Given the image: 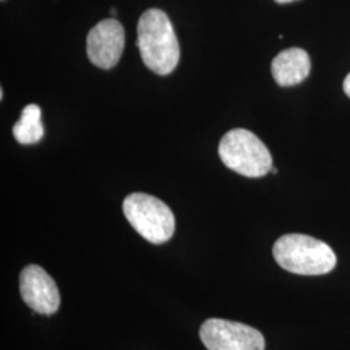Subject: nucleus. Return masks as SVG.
<instances>
[{
    "mask_svg": "<svg viewBox=\"0 0 350 350\" xmlns=\"http://www.w3.org/2000/svg\"><path fill=\"white\" fill-rule=\"evenodd\" d=\"M278 4H288V3H292V1H297V0H274Z\"/></svg>",
    "mask_w": 350,
    "mask_h": 350,
    "instance_id": "obj_11",
    "label": "nucleus"
},
{
    "mask_svg": "<svg viewBox=\"0 0 350 350\" xmlns=\"http://www.w3.org/2000/svg\"><path fill=\"white\" fill-rule=\"evenodd\" d=\"M271 173H273V174H276V173H278V169L273 166V167H271Z\"/></svg>",
    "mask_w": 350,
    "mask_h": 350,
    "instance_id": "obj_12",
    "label": "nucleus"
},
{
    "mask_svg": "<svg viewBox=\"0 0 350 350\" xmlns=\"http://www.w3.org/2000/svg\"><path fill=\"white\" fill-rule=\"evenodd\" d=\"M44 135L42 111L37 104H29L23 109L20 120L13 126V137L20 144H34Z\"/></svg>",
    "mask_w": 350,
    "mask_h": 350,
    "instance_id": "obj_9",
    "label": "nucleus"
},
{
    "mask_svg": "<svg viewBox=\"0 0 350 350\" xmlns=\"http://www.w3.org/2000/svg\"><path fill=\"white\" fill-rule=\"evenodd\" d=\"M218 153L228 169L248 178L271 172L273 157L267 147L250 130L232 129L219 142Z\"/></svg>",
    "mask_w": 350,
    "mask_h": 350,
    "instance_id": "obj_3",
    "label": "nucleus"
},
{
    "mask_svg": "<svg viewBox=\"0 0 350 350\" xmlns=\"http://www.w3.org/2000/svg\"><path fill=\"white\" fill-rule=\"evenodd\" d=\"M125 47V30L114 18L98 23L88 34V56L90 62L101 69L114 68Z\"/></svg>",
    "mask_w": 350,
    "mask_h": 350,
    "instance_id": "obj_6",
    "label": "nucleus"
},
{
    "mask_svg": "<svg viewBox=\"0 0 350 350\" xmlns=\"http://www.w3.org/2000/svg\"><path fill=\"white\" fill-rule=\"evenodd\" d=\"M122 209L129 224L152 244H163L174 235V214L160 199L135 192L126 198Z\"/></svg>",
    "mask_w": 350,
    "mask_h": 350,
    "instance_id": "obj_4",
    "label": "nucleus"
},
{
    "mask_svg": "<svg viewBox=\"0 0 350 350\" xmlns=\"http://www.w3.org/2000/svg\"><path fill=\"white\" fill-rule=\"evenodd\" d=\"M137 46L143 63L156 75H170L179 63L178 38L172 21L161 10L150 8L140 16Z\"/></svg>",
    "mask_w": 350,
    "mask_h": 350,
    "instance_id": "obj_1",
    "label": "nucleus"
},
{
    "mask_svg": "<svg viewBox=\"0 0 350 350\" xmlns=\"http://www.w3.org/2000/svg\"><path fill=\"white\" fill-rule=\"evenodd\" d=\"M342 88H344V92L347 94V96L350 98V73L345 77L344 83H342Z\"/></svg>",
    "mask_w": 350,
    "mask_h": 350,
    "instance_id": "obj_10",
    "label": "nucleus"
},
{
    "mask_svg": "<svg viewBox=\"0 0 350 350\" xmlns=\"http://www.w3.org/2000/svg\"><path fill=\"white\" fill-rule=\"evenodd\" d=\"M310 57L306 51L293 47L276 55L271 64V73L280 88L299 85L310 75Z\"/></svg>",
    "mask_w": 350,
    "mask_h": 350,
    "instance_id": "obj_8",
    "label": "nucleus"
},
{
    "mask_svg": "<svg viewBox=\"0 0 350 350\" xmlns=\"http://www.w3.org/2000/svg\"><path fill=\"white\" fill-rule=\"evenodd\" d=\"M3 96H4V92H3V88L0 90V99H3Z\"/></svg>",
    "mask_w": 350,
    "mask_h": 350,
    "instance_id": "obj_13",
    "label": "nucleus"
},
{
    "mask_svg": "<svg viewBox=\"0 0 350 350\" xmlns=\"http://www.w3.org/2000/svg\"><path fill=\"white\" fill-rule=\"evenodd\" d=\"M20 293L36 313H56L60 308V292L55 280L38 265H27L20 274Z\"/></svg>",
    "mask_w": 350,
    "mask_h": 350,
    "instance_id": "obj_7",
    "label": "nucleus"
},
{
    "mask_svg": "<svg viewBox=\"0 0 350 350\" xmlns=\"http://www.w3.org/2000/svg\"><path fill=\"white\" fill-rule=\"evenodd\" d=\"M273 254L282 269L297 275H325L336 266V254L328 244L302 234L280 237Z\"/></svg>",
    "mask_w": 350,
    "mask_h": 350,
    "instance_id": "obj_2",
    "label": "nucleus"
},
{
    "mask_svg": "<svg viewBox=\"0 0 350 350\" xmlns=\"http://www.w3.org/2000/svg\"><path fill=\"white\" fill-rule=\"evenodd\" d=\"M200 338L208 350H265L262 334L244 323L211 318L200 328Z\"/></svg>",
    "mask_w": 350,
    "mask_h": 350,
    "instance_id": "obj_5",
    "label": "nucleus"
}]
</instances>
